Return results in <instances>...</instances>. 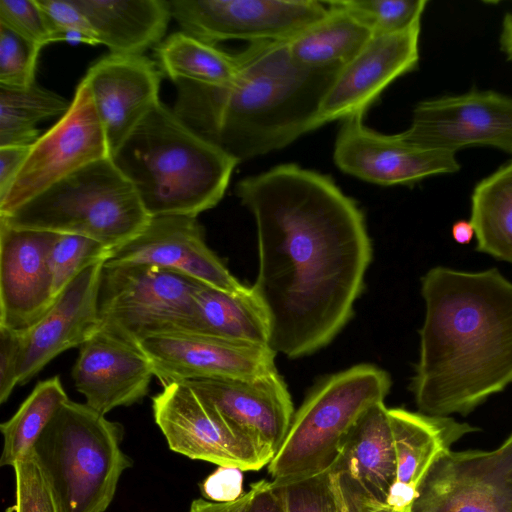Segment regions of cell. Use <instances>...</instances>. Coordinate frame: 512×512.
I'll return each instance as SVG.
<instances>
[{
    "instance_id": "36",
    "label": "cell",
    "mask_w": 512,
    "mask_h": 512,
    "mask_svg": "<svg viewBox=\"0 0 512 512\" xmlns=\"http://www.w3.org/2000/svg\"><path fill=\"white\" fill-rule=\"evenodd\" d=\"M0 24L39 49L56 42L37 0H0Z\"/></svg>"
},
{
    "instance_id": "2",
    "label": "cell",
    "mask_w": 512,
    "mask_h": 512,
    "mask_svg": "<svg viewBox=\"0 0 512 512\" xmlns=\"http://www.w3.org/2000/svg\"><path fill=\"white\" fill-rule=\"evenodd\" d=\"M421 295L410 389L423 414L466 416L512 384V282L496 268L437 266L421 278Z\"/></svg>"
},
{
    "instance_id": "7",
    "label": "cell",
    "mask_w": 512,
    "mask_h": 512,
    "mask_svg": "<svg viewBox=\"0 0 512 512\" xmlns=\"http://www.w3.org/2000/svg\"><path fill=\"white\" fill-rule=\"evenodd\" d=\"M391 387L388 373L360 364L322 380L294 413L286 437L268 464L281 484L330 470L352 430Z\"/></svg>"
},
{
    "instance_id": "22",
    "label": "cell",
    "mask_w": 512,
    "mask_h": 512,
    "mask_svg": "<svg viewBox=\"0 0 512 512\" xmlns=\"http://www.w3.org/2000/svg\"><path fill=\"white\" fill-rule=\"evenodd\" d=\"M104 264L101 261L83 270L46 314L22 331L19 385L27 383L62 352L80 347L100 329L98 292Z\"/></svg>"
},
{
    "instance_id": "35",
    "label": "cell",
    "mask_w": 512,
    "mask_h": 512,
    "mask_svg": "<svg viewBox=\"0 0 512 512\" xmlns=\"http://www.w3.org/2000/svg\"><path fill=\"white\" fill-rule=\"evenodd\" d=\"M40 50L0 24V85L27 87L35 83Z\"/></svg>"
},
{
    "instance_id": "33",
    "label": "cell",
    "mask_w": 512,
    "mask_h": 512,
    "mask_svg": "<svg viewBox=\"0 0 512 512\" xmlns=\"http://www.w3.org/2000/svg\"><path fill=\"white\" fill-rule=\"evenodd\" d=\"M112 252L94 239L57 233L48 258L55 296L57 297L83 270L95 263L106 262Z\"/></svg>"
},
{
    "instance_id": "4",
    "label": "cell",
    "mask_w": 512,
    "mask_h": 512,
    "mask_svg": "<svg viewBox=\"0 0 512 512\" xmlns=\"http://www.w3.org/2000/svg\"><path fill=\"white\" fill-rule=\"evenodd\" d=\"M151 217L189 216L216 206L239 163L161 101L112 156Z\"/></svg>"
},
{
    "instance_id": "8",
    "label": "cell",
    "mask_w": 512,
    "mask_h": 512,
    "mask_svg": "<svg viewBox=\"0 0 512 512\" xmlns=\"http://www.w3.org/2000/svg\"><path fill=\"white\" fill-rule=\"evenodd\" d=\"M200 283L153 265L104 264L98 292L100 329L139 345L152 336L198 330Z\"/></svg>"
},
{
    "instance_id": "17",
    "label": "cell",
    "mask_w": 512,
    "mask_h": 512,
    "mask_svg": "<svg viewBox=\"0 0 512 512\" xmlns=\"http://www.w3.org/2000/svg\"><path fill=\"white\" fill-rule=\"evenodd\" d=\"M421 21L406 30L373 35L345 64L326 93L317 116L318 128L353 116H364L382 91L419 62Z\"/></svg>"
},
{
    "instance_id": "28",
    "label": "cell",
    "mask_w": 512,
    "mask_h": 512,
    "mask_svg": "<svg viewBox=\"0 0 512 512\" xmlns=\"http://www.w3.org/2000/svg\"><path fill=\"white\" fill-rule=\"evenodd\" d=\"M469 220L475 250L512 264V160L476 184Z\"/></svg>"
},
{
    "instance_id": "14",
    "label": "cell",
    "mask_w": 512,
    "mask_h": 512,
    "mask_svg": "<svg viewBox=\"0 0 512 512\" xmlns=\"http://www.w3.org/2000/svg\"><path fill=\"white\" fill-rule=\"evenodd\" d=\"M139 346L163 386L194 379H254L276 372L269 346L178 332L152 336Z\"/></svg>"
},
{
    "instance_id": "30",
    "label": "cell",
    "mask_w": 512,
    "mask_h": 512,
    "mask_svg": "<svg viewBox=\"0 0 512 512\" xmlns=\"http://www.w3.org/2000/svg\"><path fill=\"white\" fill-rule=\"evenodd\" d=\"M70 105L36 83L27 87L0 85V147L33 145L41 136L37 124L62 117Z\"/></svg>"
},
{
    "instance_id": "15",
    "label": "cell",
    "mask_w": 512,
    "mask_h": 512,
    "mask_svg": "<svg viewBox=\"0 0 512 512\" xmlns=\"http://www.w3.org/2000/svg\"><path fill=\"white\" fill-rule=\"evenodd\" d=\"M333 158L344 173L382 186L413 184L460 169L455 153L421 148L398 134L376 132L364 124L362 115L343 120Z\"/></svg>"
},
{
    "instance_id": "27",
    "label": "cell",
    "mask_w": 512,
    "mask_h": 512,
    "mask_svg": "<svg viewBox=\"0 0 512 512\" xmlns=\"http://www.w3.org/2000/svg\"><path fill=\"white\" fill-rule=\"evenodd\" d=\"M324 3L327 15L287 41L291 58L307 68L342 67L373 36L346 11Z\"/></svg>"
},
{
    "instance_id": "46",
    "label": "cell",
    "mask_w": 512,
    "mask_h": 512,
    "mask_svg": "<svg viewBox=\"0 0 512 512\" xmlns=\"http://www.w3.org/2000/svg\"><path fill=\"white\" fill-rule=\"evenodd\" d=\"M500 48L507 60L512 62V12L507 13L502 22Z\"/></svg>"
},
{
    "instance_id": "9",
    "label": "cell",
    "mask_w": 512,
    "mask_h": 512,
    "mask_svg": "<svg viewBox=\"0 0 512 512\" xmlns=\"http://www.w3.org/2000/svg\"><path fill=\"white\" fill-rule=\"evenodd\" d=\"M154 420L169 448L190 459L257 471L273 455L234 428L187 382L163 386L152 398Z\"/></svg>"
},
{
    "instance_id": "32",
    "label": "cell",
    "mask_w": 512,
    "mask_h": 512,
    "mask_svg": "<svg viewBox=\"0 0 512 512\" xmlns=\"http://www.w3.org/2000/svg\"><path fill=\"white\" fill-rule=\"evenodd\" d=\"M373 35L397 33L421 21L426 0H332Z\"/></svg>"
},
{
    "instance_id": "25",
    "label": "cell",
    "mask_w": 512,
    "mask_h": 512,
    "mask_svg": "<svg viewBox=\"0 0 512 512\" xmlns=\"http://www.w3.org/2000/svg\"><path fill=\"white\" fill-rule=\"evenodd\" d=\"M98 44L113 54H143L162 40L172 17L168 0H73Z\"/></svg>"
},
{
    "instance_id": "44",
    "label": "cell",
    "mask_w": 512,
    "mask_h": 512,
    "mask_svg": "<svg viewBox=\"0 0 512 512\" xmlns=\"http://www.w3.org/2000/svg\"><path fill=\"white\" fill-rule=\"evenodd\" d=\"M255 494V485H251L238 499L230 502H214L202 498L195 499L190 504L188 512H249Z\"/></svg>"
},
{
    "instance_id": "20",
    "label": "cell",
    "mask_w": 512,
    "mask_h": 512,
    "mask_svg": "<svg viewBox=\"0 0 512 512\" xmlns=\"http://www.w3.org/2000/svg\"><path fill=\"white\" fill-rule=\"evenodd\" d=\"M187 382L238 431L273 457L294 415L287 386L273 372L254 379H194Z\"/></svg>"
},
{
    "instance_id": "34",
    "label": "cell",
    "mask_w": 512,
    "mask_h": 512,
    "mask_svg": "<svg viewBox=\"0 0 512 512\" xmlns=\"http://www.w3.org/2000/svg\"><path fill=\"white\" fill-rule=\"evenodd\" d=\"M13 512H60L54 493L32 451L13 466Z\"/></svg>"
},
{
    "instance_id": "45",
    "label": "cell",
    "mask_w": 512,
    "mask_h": 512,
    "mask_svg": "<svg viewBox=\"0 0 512 512\" xmlns=\"http://www.w3.org/2000/svg\"><path fill=\"white\" fill-rule=\"evenodd\" d=\"M451 234L456 243L469 244L475 237V229L470 220H459L453 224Z\"/></svg>"
},
{
    "instance_id": "19",
    "label": "cell",
    "mask_w": 512,
    "mask_h": 512,
    "mask_svg": "<svg viewBox=\"0 0 512 512\" xmlns=\"http://www.w3.org/2000/svg\"><path fill=\"white\" fill-rule=\"evenodd\" d=\"M162 71L143 54L109 53L88 69V83L110 157L160 101Z\"/></svg>"
},
{
    "instance_id": "47",
    "label": "cell",
    "mask_w": 512,
    "mask_h": 512,
    "mask_svg": "<svg viewBox=\"0 0 512 512\" xmlns=\"http://www.w3.org/2000/svg\"><path fill=\"white\" fill-rule=\"evenodd\" d=\"M365 512H395L386 503L377 502L364 494Z\"/></svg>"
},
{
    "instance_id": "39",
    "label": "cell",
    "mask_w": 512,
    "mask_h": 512,
    "mask_svg": "<svg viewBox=\"0 0 512 512\" xmlns=\"http://www.w3.org/2000/svg\"><path fill=\"white\" fill-rule=\"evenodd\" d=\"M22 350V331L0 328V403L19 385Z\"/></svg>"
},
{
    "instance_id": "43",
    "label": "cell",
    "mask_w": 512,
    "mask_h": 512,
    "mask_svg": "<svg viewBox=\"0 0 512 512\" xmlns=\"http://www.w3.org/2000/svg\"><path fill=\"white\" fill-rule=\"evenodd\" d=\"M255 494L249 512H287L281 486L260 480L254 483Z\"/></svg>"
},
{
    "instance_id": "38",
    "label": "cell",
    "mask_w": 512,
    "mask_h": 512,
    "mask_svg": "<svg viewBox=\"0 0 512 512\" xmlns=\"http://www.w3.org/2000/svg\"><path fill=\"white\" fill-rule=\"evenodd\" d=\"M54 33L56 42L98 44L94 30L73 0H37Z\"/></svg>"
},
{
    "instance_id": "23",
    "label": "cell",
    "mask_w": 512,
    "mask_h": 512,
    "mask_svg": "<svg viewBox=\"0 0 512 512\" xmlns=\"http://www.w3.org/2000/svg\"><path fill=\"white\" fill-rule=\"evenodd\" d=\"M396 455V478L386 504L395 512H412L419 489L436 461L464 435L477 428L452 417L389 409Z\"/></svg>"
},
{
    "instance_id": "29",
    "label": "cell",
    "mask_w": 512,
    "mask_h": 512,
    "mask_svg": "<svg viewBox=\"0 0 512 512\" xmlns=\"http://www.w3.org/2000/svg\"><path fill=\"white\" fill-rule=\"evenodd\" d=\"M155 53L162 73L173 82L222 86L235 76L239 63L238 53L225 52L182 31L161 41Z\"/></svg>"
},
{
    "instance_id": "6",
    "label": "cell",
    "mask_w": 512,
    "mask_h": 512,
    "mask_svg": "<svg viewBox=\"0 0 512 512\" xmlns=\"http://www.w3.org/2000/svg\"><path fill=\"white\" fill-rule=\"evenodd\" d=\"M152 217L111 157L92 162L56 182L0 221L21 229L94 239L114 251Z\"/></svg>"
},
{
    "instance_id": "37",
    "label": "cell",
    "mask_w": 512,
    "mask_h": 512,
    "mask_svg": "<svg viewBox=\"0 0 512 512\" xmlns=\"http://www.w3.org/2000/svg\"><path fill=\"white\" fill-rule=\"evenodd\" d=\"M276 485L282 488L287 512H338L331 469Z\"/></svg>"
},
{
    "instance_id": "42",
    "label": "cell",
    "mask_w": 512,
    "mask_h": 512,
    "mask_svg": "<svg viewBox=\"0 0 512 512\" xmlns=\"http://www.w3.org/2000/svg\"><path fill=\"white\" fill-rule=\"evenodd\" d=\"M338 512H365L364 493L346 475L331 471Z\"/></svg>"
},
{
    "instance_id": "21",
    "label": "cell",
    "mask_w": 512,
    "mask_h": 512,
    "mask_svg": "<svg viewBox=\"0 0 512 512\" xmlns=\"http://www.w3.org/2000/svg\"><path fill=\"white\" fill-rule=\"evenodd\" d=\"M71 375L85 404L102 415L140 402L154 377L139 345L102 329L80 346Z\"/></svg>"
},
{
    "instance_id": "16",
    "label": "cell",
    "mask_w": 512,
    "mask_h": 512,
    "mask_svg": "<svg viewBox=\"0 0 512 512\" xmlns=\"http://www.w3.org/2000/svg\"><path fill=\"white\" fill-rule=\"evenodd\" d=\"M105 264L153 265L230 293L249 288L208 247L196 217H152L138 235L115 249Z\"/></svg>"
},
{
    "instance_id": "10",
    "label": "cell",
    "mask_w": 512,
    "mask_h": 512,
    "mask_svg": "<svg viewBox=\"0 0 512 512\" xmlns=\"http://www.w3.org/2000/svg\"><path fill=\"white\" fill-rule=\"evenodd\" d=\"M107 157L106 136L83 78L68 111L31 146L10 190L0 200V216L82 167Z\"/></svg>"
},
{
    "instance_id": "26",
    "label": "cell",
    "mask_w": 512,
    "mask_h": 512,
    "mask_svg": "<svg viewBox=\"0 0 512 512\" xmlns=\"http://www.w3.org/2000/svg\"><path fill=\"white\" fill-rule=\"evenodd\" d=\"M196 305L197 333L269 346L267 316L251 287L241 293H230L201 284L196 292Z\"/></svg>"
},
{
    "instance_id": "41",
    "label": "cell",
    "mask_w": 512,
    "mask_h": 512,
    "mask_svg": "<svg viewBox=\"0 0 512 512\" xmlns=\"http://www.w3.org/2000/svg\"><path fill=\"white\" fill-rule=\"evenodd\" d=\"M31 146L0 147V200L10 190L30 152Z\"/></svg>"
},
{
    "instance_id": "1",
    "label": "cell",
    "mask_w": 512,
    "mask_h": 512,
    "mask_svg": "<svg viewBox=\"0 0 512 512\" xmlns=\"http://www.w3.org/2000/svg\"><path fill=\"white\" fill-rule=\"evenodd\" d=\"M236 195L256 222L251 287L269 324V346L288 358L314 353L349 322L372 259L356 202L326 175L296 164L242 179Z\"/></svg>"
},
{
    "instance_id": "12",
    "label": "cell",
    "mask_w": 512,
    "mask_h": 512,
    "mask_svg": "<svg viewBox=\"0 0 512 512\" xmlns=\"http://www.w3.org/2000/svg\"><path fill=\"white\" fill-rule=\"evenodd\" d=\"M398 135L409 144L455 154L472 146L512 154V97L471 90L424 100L414 108L410 126Z\"/></svg>"
},
{
    "instance_id": "13",
    "label": "cell",
    "mask_w": 512,
    "mask_h": 512,
    "mask_svg": "<svg viewBox=\"0 0 512 512\" xmlns=\"http://www.w3.org/2000/svg\"><path fill=\"white\" fill-rule=\"evenodd\" d=\"M412 512H512V434L493 450H450L441 456Z\"/></svg>"
},
{
    "instance_id": "40",
    "label": "cell",
    "mask_w": 512,
    "mask_h": 512,
    "mask_svg": "<svg viewBox=\"0 0 512 512\" xmlns=\"http://www.w3.org/2000/svg\"><path fill=\"white\" fill-rule=\"evenodd\" d=\"M202 494L214 502H230L243 492V471L234 467L219 466L201 484Z\"/></svg>"
},
{
    "instance_id": "18",
    "label": "cell",
    "mask_w": 512,
    "mask_h": 512,
    "mask_svg": "<svg viewBox=\"0 0 512 512\" xmlns=\"http://www.w3.org/2000/svg\"><path fill=\"white\" fill-rule=\"evenodd\" d=\"M56 236L0 221V328L27 330L55 302L48 258Z\"/></svg>"
},
{
    "instance_id": "11",
    "label": "cell",
    "mask_w": 512,
    "mask_h": 512,
    "mask_svg": "<svg viewBox=\"0 0 512 512\" xmlns=\"http://www.w3.org/2000/svg\"><path fill=\"white\" fill-rule=\"evenodd\" d=\"M181 31L216 45L226 40L250 43L287 41L325 17L317 0H171Z\"/></svg>"
},
{
    "instance_id": "24",
    "label": "cell",
    "mask_w": 512,
    "mask_h": 512,
    "mask_svg": "<svg viewBox=\"0 0 512 512\" xmlns=\"http://www.w3.org/2000/svg\"><path fill=\"white\" fill-rule=\"evenodd\" d=\"M388 408L371 407L358 421L331 471L350 478L369 498L386 503L396 478V455Z\"/></svg>"
},
{
    "instance_id": "31",
    "label": "cell",
    "mask_w": 512,
    "mask_h": 512,
    "mask_svg": "<svg viewBox=\"0 0 512 512\" xmlns=\"http://www.w3.org/2000/svg\"><path fill=\"white\" fill-rule=\"evenodd\" d=\"M69 398L58 375L38 382L0 430L4 443L0 466H11L32 451L54 415Z\"/></svg>"
},
{
    "instance_id": "5",
    "label": "cell",
    "mask_w": 512,
    "mask_h": 512,
    "mask_svg": "<svg viewBox=\"0 0 512 512\" xmlns=\"http://www.w3.org/2000/svg\"><path fill=\"white\" fill-rule=\"evenodd\" d=\"M123 427L87 404L66 401L32 453L60 512H104L122 473L132 465L122 451Z\"/></svg>"
},
{
    "instance_id": "3",
    "label": "cell",
    "mask_w": 512,
    "mask_h": 512,
    "mask_svg": "<svg viewBox=\"0 0 512 512\" xmlns=\"http://www.w3.org/2000/svg\"><path fill=\"white\" fill-rule=\"evenodd\" d=\"M287 41L250 43L238 53L237 72L225 85L175 81L173 111L238 162L317 129L321 103L343 66H301Z\"/></svg>"
}]
</instances>
